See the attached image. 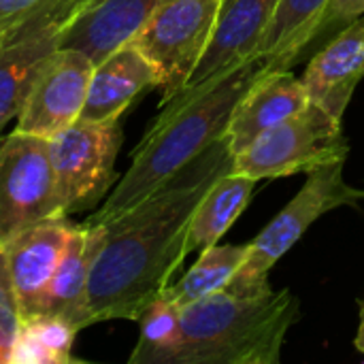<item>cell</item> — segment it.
<instances>
[{
    "instance_id": "cell-16",
    "label": "cell",
    "mask_w": 364,
    "mask_h": 364,
    "mask_svg": "<svg viewBox=\"0 0 364 364\" xmlns=\"http://www.w3.org/2000/svg\"><path fill=\"white\" fill-rule=\"evenodd\" d=\"M158 0H94L70 26L62 47L83 51L94 64L130 43Z\"/></svg>"
},
{
    "instance_id": "cell-22",
    "label": "cell",
    "mask_w": 364,
    "mask_h": 364,
    "mask_svg": "<svg viewBox=\"0 0 364 364\" xmlns=\"http://www.w3.org/2000/svg\"><path fill=\"white\" fill-rule=\"evenodd\" d=\"M141 337L130 354V364H168L179 341L181 307L166 296L156 299L139 318Z\"/></svg>"
},
{
    "instance_id": "cell-1",
    "label": "cell",
    "mask_w": 364,
    "mask_h": 364,
    "mask_svg": "<svg viewBox=\"0 0 364 364\" xmlns=\"http://www.w3.org/2000/svg\"><path fill=\"white\" fill-rule=\"evenodd\" d=\"M232 168L224 139L177 171L166 183L102 228V243L92 262L85 322L136 320L173 284L188 258L192 215L215 183Z\"/></svg>"
},
{
    "instance_id": "cell-6",
    "label": "cell",
    "mask_w": 364,
    "mask_h": 364,
    "mask_svg": "<svg viewBox=\"0 0 364 364\" xmlns=\"http://www.w3.org/2000/svg\"><path fill=\"white\" fill-rule=\"evenodd\" d=\"M224 0H158L132 38L160 75L162 102L181 92L205 55Z\"/></svg>"
},
{
    "instance_id": "cell-4",
    "label": "cell",
    "mask_w": 364,
    "mask_h": 364,
    "mask_svg": "<svg viewBox=\"0 0 364 364\" xmlns=\"http://www.w3.org/2000/svg\"><path fill=\"white\" fill-rule=\"evenodd\" d=\"M346 160L324 164L307 173L305 186L299 194L275 215V220L247 245L245 258L228 286L232 292H256L267 288V275L279 258L305 235V230L324 213L352 205L363 198V190L352 188L343 179Z\"/></svg>"
},
{
    "instance_id": "cell-25",
    "label": "cell",
    "mask_w": 364,
    "mask_h": 364,
    "mask_svg": "<svg viewBox=\"0 0 364 364\" xmlns=\"http://www.w3.org/2000/svg\"><path fill=\"white\" fill-rule=\"evenodd\" d=\"M47 0H0V41Z\"/></svg>"
},
{
    "instance_id": "cell-3",
    "label": "cell",
    "mask_w": 364,
    "mask_h": 364,
    "mask_svg": "<svg viewBox=\"0 0 364 364\" xmlns=\"http://www.w3.org/2000/svg\"><path fill=\"white\" fill-rule=\"evenodd\" d=\"M290 290H222L181 307L179 341L168 364H277L296 322Z\"/></svg>"
},
{
    "instance_id": "cell-8",
    "label": "cell",
    "mask_w": 364,
    "mask_h": 364,
    "mask_svg": "<svg viewBox=\"0 0 364 364\" xmlns=\"http://www.w3.org/2000/svg\"><path fill=\"white\" fill-rule=\"evenodd\" d=\"M55 190L64 213L94 203L113 181V166L122 145L119 119H77L49 141Z\"/></svg>"
},
{
    "instance_id": "cell-14",
    "label": "cell",
    "mask_w": 364,
    "mask_h": 364,
    "mask_svg": "<svg viewBox=\"0 0 364 364\" xmlns=\"http://www.w3.org/2000/svg\"><path fill=\"white\" fill-rule=\"evenodd\" d=\"M279 0H224L213 38L194 68L188 85L211 79L250 60Z\"/></svg>"
},
{
    "instance_id": "cell-15",
    "label": "cell",
    "mask_w": 364,
    "mask_h": 364,
    "mask_svg": "<svg viewBox=\"0 0 364 364\" xmlns=\"http://www.w3.org/2000/svg\"><path fill=\"white\" fill-rule=\"evenodd\" d=\"M102 243V228L96 224L75 226L68 237L60 264L43 294L36 316L68 320L77 331L87 328L85 296L92 262Z\"/></svg>"
},
{
    "instance_id": "cell-23",
    "label": "cell",
    "mask_w": 364,
    "mask_h": 364,
    "mask_svg": "<svg viewBox=\"0 0 364 364\" xmlns=\"http://www.w3.org/2000/svg\"><path fill=\"white\" fill-rule=\"evenodd\" d=\"M19 324H21V314L11 284L4 247L0 245V364H9L11 348L19 331Z\"/></svg>"
},
{
    "instance_id": "cell-10",
    "label": "cell",
    "mask_w": 364,
    "mask_h": 364,
    "mask_svg": "<svg viewBox=\"0 0 364 364\" xmlns=\"http://www.w3.org/2000/svg\"><path fill=\"white\" fill-rule=\"evenodd\" d=\"M73 230L75 224L62 213L26 228L2 245L21 320L38 314L43 294L60 264Z\"/></svg>"
},
{
    "instance_id": "cell-21",
    "label": "cell",
    "mask_w": 364,
    "mask_h": 364,
    "mask_svg": "<svg viewBox=\"0 0 364 364\" xmlns=\"http://www.w3.org/2000/svg\"><path fill=\"white\" fill-rule=\"evenodd\" d=\"M77 328L62 318L34 316L21 320L9 364H68Z\"/></svg>"
},
{
    "instance_id": "cell-24",
    "label": "cell",
    "mask_w": 364,
    "mask_h": 364,
    "mask_svg": "<svg viewBox=\"0 0 364 364\" xmlns=\"http://www.w3.org/2000/svg\"><path fill=\"white\" fill-rule=\"evenodd\" d=\"M364 15V0H328L326 9L322 11L314 36H311V45H320L324 38H333L337 32H341L346 26H350L354 19Z\"/></svg>"
},
{
    "instance_id": "cell-2",
    "label": "cell",
    "mask_w": 364,
    "mask_h": 364,
    "mask_svg": "<svg viewBox=\"0 0 364 364\" xmlns=\"http://www.w3.org/2000/svg\"><path fill=\"white\" fill-rule=\"evenodd\" d=\"M260 70L262 62L250 58L162 102L160 115L132 151L128 171L85 224H107L126 213L222 139L237 100Z\"/></svg>"
},
{
    "instance_id": "cell-20",
    "label": "cell",
    "mask_w": 364,
    "mask_h": 364,
    "mask_svg": "<svg viewBox=\"0 0 364 364\" xmlns=\"http://www.w3.org/2000/svg\"><path fill=\"white\" fill-rule=\"evenodd\" d=\"M245 252H247V245H218L215 243L211 247H205L200 258L194 262V267L179 282L171 284L162 292V296L183 307L209 294L228 290V286L232 284L245 258Z\"/></svg>"
},
{
    "instance_id": "cell-12",
    "label": "cell",
    "mask_w": 364,
    "mask_h": 364,
    "mask_svg": "<svg viewBox=\"0 0 364 364\" xmlns=\"http://www.w3.org/2000/svg\"><path fill=\"white\" fill-rule=\"evenodd\" d=\"M363 77L364 17H358L314 55L303 75V85L314 105L341 122Z\"/></svg>"
},
{
    "instance_id": "cell-17",
    "label": "cell",
    "mask_w": 364,
    "mask_h": 364,
    "mask_svg": "<svg viewBox=\"0 0 364 364\" xmlns=\"http://www.w3.org/2000/svg\"><path fill=\"white\" fill-rule=\"evenodd\" d=\"M64 36V32H34L0 43V136L19 115L38 70L62 47Z\"/></svg>"
},
{
    "instance_id": "cell-18",
    "label": "cell",
    "mask_w": 364,
    "mask_h": 364,
    "mask_svg": "<svg viewBox=\"0 0 364 364\" xmlns=\"http://www.w3.org/2000/svg\"><path fill=\"white\" fill-rule=\"evenodd\" d=\"M328 0H279L252 58L262 70H290L311 45L316 23Z\"/></svg>"
},
{
    "instance_id": "cell-7",
    "label": "cell",
    "mask_w": 364,
    "mask_h": 364,
    "mask_svg": "<svg viewBox=\"0 0 364 364\" xmlns=\"http://www.w3.org/2000/svg\"><path fill=\"white\" fill-rule=\"evenodd\" d=\"M62 213L47 139L19 130L0 136V245Z\"/></svg>"
},
{
    "instance_id": "cell-13",
    "label": "cell",
    "mask_w": 364,
    "mask_h": 364,
    "mask_svg": "<svg viewBox=\"0 0 364 364\" xmlns=\"http://www.w3.org/2000/svg\"><path fill=\"white\" fill-rule=\"evenodd\" d=\"M149 87H160V75L134 41H130L94 64L81 119H119L128 105Z\"/></svg>"
},
{
    "instance_id": "cell-11",
    "label": "cell",
    "mask_w": 364,
    "mask_h": 364,
    "mask_svg": "<svg viewBox=\"0 0 364 364\" xmlns=\"http://www.w3.org/2000/svg\"><path fill=\"white\" fill-rule=\"evenodd\" d=\"M309 102L303 79L290 70H260L237 100L222 134L230 156L245 151L260 134L301 113Z\"/></svg>"
},
{
    "instance_id": "cell-9",
    "label": "cell",
    "mask_w": 364,
    "mask_h": 364,
    "mask_svg": "<svg viewBox=\"0 0 364 364\" xmlns=\"http://www.w3.org/2000/svg\"><path fill=\"white\" fill-rule=\"evenodd\" d=\"M94 62L79 49L58 47L38 70L19 115L15 130L51 139L81 117Z\"/></svg>"
},
{
    "instance_id": "cell-26",
    "label": "cell",
    "mask_w": 364,
    "mask_h": 364,
    "mask_svg": "<svg viewBox=\"0 0 364 364\" xmlns=\"http://www.w3.org/2000/svg\"><path fill=\"white\" fill-rule=\"evenodd\" d=\"M356 350L364 354V309H363V322H360V328H358V335H356Z\"/></svg>"
},
{
    "instance_id": "cell-19",
    "label": "cell",
    "mask_w": 364,
    "mask_h": 364,
    "mask_svg": "<svg viewBox=\"0 0 364 364\" xmlns=\"http://www.w3.org/2000/svg\"><path fill=\"white\" fill-rule=\"evenodd\" d=\"M254 186L256 179L237 175L232 173V168L215 179V183L207 190V194L203 196V200L198 203L192 215L190 230H188L190 254L215 245L228 232V228L245 211Z\"/></svg>"
},
{
    "instance_id": "cell-5",
    "label": "cell",
    "mask_w": 364,
    "mask_h": 364,
    "mask_svg": "<svg viewBox=\"0 0 364 364\" xmlns=\"http://www.w3.org/2000/svg\"><path fill=\"white\" fill-rule=\"evenodd\" d=\"M341 122L309 102L301 113L260 134L245 151L232 158V173L250 179H277L311 173L348 158Z\"/></svg>"
}]
</instances>
